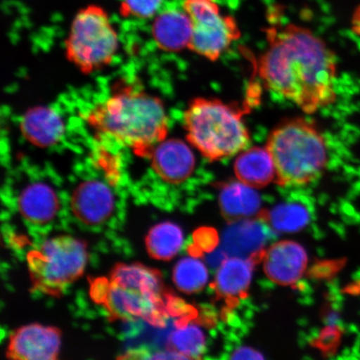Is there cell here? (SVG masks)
Instances as JSON below:
<instances>
[{
    "instance_id": "3957f363",
    "label": "cell",
    "mask_w": 360,
    "mask_h": 360,
    "mask_svg": "<svg viewBox=\"0 0 360 360\" xmlns=\"http://www.w3.org/2000/svg\"><path fill=\"white\" fill-rule=\"evenodd\" d=\"M101 287V304L112 321H143L164 328L174 313V297L166 291L159 270L142 264H119Z\"/></svg>"
},
{
    "instance_id": "7a4b0ae2",
    "label": "cell",
    "mask_w": 360,
    "mask_h": 360,
    "mask_svg": "<svg viewBox=\"0 0 360 360\" xmlns=\"http://www.w3.org/2000/svg\"><path fill=\"white\" fill-rule=\"evenodd\" d=\"M88 120L101 136L150 157L167 138L169 119L163 103L143 90L126 85L89 112Z\"/></svg>"
},
{
    "instance_id": "7c38bea8",
    "label": "cell",
    "mask_w": 360,
    "mask_h": 360,
    "mask_svg": "<svg viewBox=\"0 0 360 360\" xmlns=\"http://www.w3.org/2000/svg\"><path fill=\"white\" fill-rule=\"evenodd\" d=\"M264 269L270 281L278 285H294L307 268L308 256L298 243L285 240L276 243L265 250Z\"/></svg>"
},
{
    "instance_id": "44dd1931",
    "label": "cell",
    "mask_w": 360,
    "mask_h": 360,
    "mask_svg": "<svg viewBox=\"0 0 360 360\" xmlns=\"http://www.w3.org/2000/svg\"><path fill=\"white\" fill-rule=\"evenodd\" d=\"M188 317L175 323L168 338L167 347L184 359H200L205 352L206 339L201 328L188 321Z\"/></svg>"
},
{
    "instance_id": "ffe728a7",
    "label": "cell",
    "mask_w": 360,
    "mask_h": 360,
    "mask_svg": "<svg viewBox=\"0 0 360 360\" xmlns=\"http://www.w3.org/2000/svg\"><path fill=\"white\" fill-rule=\"evenodd\" d=\"M146 243L148 254L151 258L169 261L174 259L181 250L184 233L176 224L160 223L148 231Z\"/></svg>"
},
{
    "instance_id": "30bf717a",
    "label": "cell",
    "mask_w": 360,
    "mask_h": 360,
    "mask_svg": "<svg viewBox=\"0 0 360 360\" xmlns=\"http://www.w3.org/2000/svg\"><path fill=\"white\" fill-rule=\"evenodd\" d=\"M70 207L80 222L89 226H97L106 222L114 212V193L101 180H85L75 188Z\"/></svg>"
},
{
    "instance_id": "2e32d148",
    "label": "cell",
    "mask_w": 360,
    "mask_h": 360,
    "mask_svg": "<svg viewBox=\"0 0 360 360\" xmlns=\"http://www.w3.org/2000/svg\"><path fill=\"white\" fill-rule=\"evenodd\" d=\"M60 207L56 192L44 182L28 184L18 198L20 214L27 221L36 225L51 222L56 217Z\"/></svg>"
},
{
    "instance_id": "6da1fadb",
    "label": "cell",
    "mask_w": 360,
    "mask_h": 360,
    "mask_svg": "<svg viewBox=\"0 0 360 360\" xmlns=\"http://www.w3.org/2000/svg\"><path fill=\"white\" fill-rule=\"evenodd\" d=\"M257 73L266 89L311 115L336 100V57L312 31L295 24L269 26Z\"/></svg>"
},
{
    "instance_id": "603a6c76",
    "label": "cell",
    "mask_w": 360,
    "mask_h": 360,
    "mask_svg": "<svg viewBox=\"0 0 360 360\" xmlns=\"http://www.w3.org/2000/svg\"><path fill=\"white\" fill-rule=\"evenodd\" d=\"M209 274L205 264L195 257H186L175 264L173 281L178 289L186 294L200 292L208 281Z\"/></svg>"
},
{
    "instance_id": "9c48e42d",
    "label": "cell",
    "mask_w": 360,
    "mask_h": 360,
    "mask_svg": "<svg viewBox=\"0 0 360 360\" xmlns=\"http://www.w3.org/2000/svg\"><path fill=\"white\" fill-rule=\"evenodd\" d=\"M60 347L61 332L58 328L30 323L12 333L6 356L16 360H56Z\"/></svg>"
},
{
    "instance_id": "5bb4252c",
    "label": "cell",
    "mask_w": 360,
    "mask_h": 360,
    "mask_svg": "<svg viewBox=\"0 0 360 360\" xmlns=\"http://www.w3.org/2000/svg\"><path fill=\"white\" fill-rule=\"evenodd\" d=\"M192 34L193 22L184 8L161 12L152 26L154 41L165 51L179 52L190 47Z\"/></svg>"
},
{
    "instance_id": "5b68a950",
    "label": "cell",
    "mask_w": 360,
    "mask_h": 360,
    "mask_svg": "<svg viewBox=\"0 0 360 360\" xmlns=\"http://www.w3.org/2000/svg\"><path fill=\"white\" fill-rule=\"evenodd\" d=\"M281 186H304L321 177L328 153L316 126L303 117L283 121L269 134L266 146Z\"/></svg>"
},
{
    "instance_id": "cb8c5ba5",
    "label": "cell",
    "mask_w": 360,
    "mask_h": 360,
    "mask_svg": "<svg viewBox=\"0 0 360 360\" xmlns=\"http://www.w3.org/2000/svg\"><path fill=\"white\" fill-rule=\"evenodd\" d=\"M164 0H122L120 12L124 17L146 20L155 16Z\"/></svg>"
},
{
    "instance_id": "8992f818",
    "label": "cell",
    "mask_w": 360,
    "mask_h": 360,
    "mask_svg": "<svg viewBox=\"0 0 360 360\" xmlns=\"http://www.w3.org/2000/svg\"><path fill=\"white\" fill-rule=\"evenodd\" d=\"M87 263L86 243L69 236L49 238L27 255L33 291L52 297L79 280Z\"/></svg>"
},
{
    "instance_id": "484cf974",
    "label": "cell",
    "mask_w": 360,
    "mask_h": 360,
    "mask_svg": "<svg viewBox=\"0 0 360 360\" xmlns=\"http://www.w3.org/2000/svg\"><path fill=\"white\" fill-rule=\"evenodd\" d=\"M200 249L206 252H210L214 249L218 243V237L213 229H205L204 231H199L197 238Z\"/></svg>"
},
{
    "instance_id": "ac0fdd59",
    "label": "cell",
    "mask_w": 360,
    "mask_h": 360,
    "mask_svg": "<svg viewBox=\"0 0 360 360\" xmlns=\"http://www.w3.org/2000/svg\"><path fill=\"white\" fill-rule=\"evenodd\" d=\"M233 171L240 182L252 188H263L276 180L274 161L266 147L254 146L240 153Z\"/></svg>"
},
{
    "instance_id": "277c9868",
    "label": "cell",
    "mask_w": 360,
    "mask_h": 360,
    "mask_svg": "<svg viewBox=\"0 0 360 360\" xmlns=\"http://www.w3.org/2000/svg\"><path fill=\"white\" fill-rule=\"evenodd\" d=\"M250 109L249 101L240 107L218 98H193L184 112L188 142L211 162L240 154L251 141L244 120Z\"/></svg>"
},
{
    "instance_id": "9a60e30c",
    "label": "cell",
    "mask_w": 360,
    "mask_h": 360,
    "mask_svg": "<svg viewBox=\"0 0 360 360\" xmlns=\"http://www.w3.org/2000/svg\"><path fill=\"white\" fill-rule=\"evenodd\" d=\"M222 238L225 254L236 257L262 260L266 242V233L262 225L253 220H240L231 223Z\"/></svg>"
},
{
    "instance_id": "d4e9b609",
    "label": "cell",
    "mask_w": 360,
    "mask_h": 360,
    "mask_svg": "<svg viewBox=\"0 0 360 360\" xmlns=\"http://www.w3.org/2000/svg\"><path fill=\"white\" fill-rule=\"evenodd\" d=\"M341 333L339 328L336 326H328L321 332L319 339L316 340V345L325 353H332L339 346Z\"/></svg>"
},
{
    "instance_id": "d6986e66",
    "label": "cell",
    "mask_w": 360,
    "mask_h": 360,
    "mask_svg": "<svg viewBox=\"0 0 360 360\" xmlns=\"http://www.w3.org/2000/svg\"><path fill=\"white\" fill-rule=\"evenodd\" d=\"M220 210L229 223L252 217L260 210L261 199L255 188L238 181L220 186Z\"/></svg>"
},
{
    "instance_id": "52a82bcc",
    "label": "cell",
    "mask_w": 360,
    "mask_h": 360,
    "mask_svg": "<svg viewBox=\"0 0 360 360\" xmlns=\"http://www.w3.org/2000/svg\"><path fill=\"white\" fill-rule=\"evenodd\" d=\"M119 49L118 34L102 8L81 10L65 41L68 60L85 74L109 65Z\"/></svg>"
},
{
    "instance_id": "ba28073f",
    "label": "cell",
    "mask_w": 360,
    "mask_h": 360,
    "mask_svg": "<svg viewBox=\"0 0 360 360\" xmlns=\"http://www.w3.org/2000/svg\"><path fill=\"white\" fill-rule=\"evenodd\" d=\"M183 8L193 22L188 49L207 60H218L241 37L236 20L223 15L216 0H184Z\"/></svg>"
},
{
    "instance_id": "e0dca14e",
    "label": "cell",
    "mask_w": 360,
    "mask_h": 360,
    "mask_svg": "<svg viewBox=\"0 0 360 360\" xmlns=\"http://www.w3.org/2000/svg\"><path fill=\"white\" fill-rule=\"evenodd\" d=\"M256 262L253 258L236 256L224 259L216 273L214 283L218 298L233 302L244 296L250 288Z\"/></svg>"
},
{
    "instance_id": "8fae6325",
    "label": "cell",
    "mask_w": 360,
    "mask_h": 360,
    "mask_svg": "<svg viewBox=\"0 0 360 360\" xmlns=\"http://www.w3.org/2000/svg\"><path fill=\"white\" fill-rule=\"evenodd\" d=\"M151 167L163 181L181 184L193 173L195 156L187 143L178 139H164L152 150Z\"/></svg>"
},
{
    "instance_id": "7402d4cb",
    "label": "cell",
    "mask_w": 360,
    "mask_h": 360,
    "mask_svg": "<svg viewBox=\"0 0 360 360\" xmlns=\"http://www.w3.org/2000/svg\"><path fill=\"white\" fill-rule=\"evenodd\" d=\"M259 219L266 222L274 231L280 233H295L309 223L310 214L300 202L281 204L271 210L259 214Z\"/></svg>"
},
{
    "instance_id": "4fadbf2b",
    "label": "cell",
    "mask_w": 360,
    "mask_h": 360,
    "mask_svg": "<svg viewBox=\"0 0 360 360\" xmlns=\"http://www.w3.org/2000/svg\"><path fill=\"white\" fill-rule=\"evenodd\" d=\"M20 130L32 145L48 148L60 142L65 132L64 120L51 107L38 106L22 115Z\"/></svg>"
},
{
    "instance_id": "4316f807",
    "label": "cell",
    "mask_w": 360,
    "mask_h": 360,
    "mask_svg": "<svg viewBox=\"0 0 360 360\" xmlns=\"http://www.w3.org/2000/svg\"><path fill=\"white\" fill-rule=\"evenodd\" d=\"M233 359H262L264 356L259 351L250 347L237 349L231 355Z\"/></svg>"
}]
</instances>
